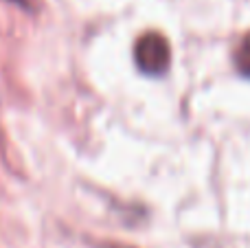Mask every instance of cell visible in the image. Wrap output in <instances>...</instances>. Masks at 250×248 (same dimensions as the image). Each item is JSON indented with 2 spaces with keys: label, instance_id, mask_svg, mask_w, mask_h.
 <instances>
[{
  "label": "cell",
  "instance_id": "obj_1",
  "mask_svg": "<svg viewBox=\"0 0 250 248\" xmlns=\"http://www.w3.org/2000/svg\"><path fill=\"white\" fill-rule=\"evenodd\" d=\"M134 60L145 75H163L171 62L169 42L160 33H145L134 46Z\"/></svg>",
  "mask_w": 250,
  "mask_h": 248
},
{
  "label": "cell",
  "instance_id": "obj_2",
  "mask_svg": "<svg viewBox=\"0 0 250 248\" xmlns=\"http://www.w3.org/2000/svg\"><path fill=\"white\" fill-rule=\"evenodd\" d=\"M235 66L244 77L250 79V35L239 44V48L235 51Z\"/></svg>",
  "mask_w": 250,
  "mask_h": 248
}]
</instances>
